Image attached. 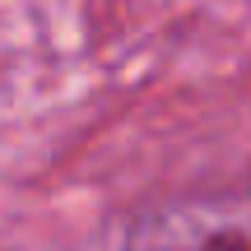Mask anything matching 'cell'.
<instances>
[{"label":"cell","instance_id":"6da1fadb","mask_svg":"<svg viewBox=\"0 0 251 251\" xmlns=\"http://www.w3.org/2000/svg\"><path fill=\"white\" fill-rule=\"evenodd\" d=\"M121 251H251V196H186L135 219Z\"/></svg>","mask_w":251,"mask_h":251}]
</instances>
